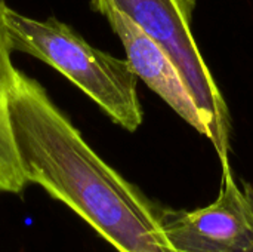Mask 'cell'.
<instances>
[{
  "instance_id": "cell-1",
  "label": "cell",
  "mask_w": 253,
  "mask_h": 252,
  "mask_svg": "<svg viewBox=\"0 0 253 252\" xmlns=\"http://www.w3.org/2000/svg\"><path fill=\"white\" fill-rule=\"evenodd\" d=\"M9 119L28 184L68 206L117 252H176L162 229L160 205L101 159L46 89L19 70Z\"/></svg>"
},
{
  "instance_id": "cell-5",
  "label": "cell",
  "mask_w": 253,
  "mask_h": 252,
  "mask_svg": "<svg viewBox=\"0 0 253 252\" xmlns=\"http://www.w3.org/2000/svg\"><path fill=\"white\" fill-rule=\"evenodd\" d=\"M92 7L107 18L113 31L122 40L127 62L135 74L176 114L209 140L211 132L203 114L169 53L136 22L107 0H92Z\"/></svg>"
},
{
  "instance_id": "cell-2",
  "label": "cell",
  "mask_w": 253,
  "mask_h": 252,
  "mask_svg": "<svg viewBox=\"0 0 253 252\" xmlns=\"http://www.w3.org/2000/svg\"><path fill=\"white\" fill-rule=\"evenodd\" d=\"M6 22L13 50L53 67L123 129L135 132L142 125L138 76L127 59L90 46L56 18L40 21L7 7Z\"/></svg>"
},
{
  "instance_id": "cell-4",
  "label": "cell",
  "mask_w": 253,
  "mask_h": 252,
  "mask_svg": "<svg viewBox=\"0 0 253 252\" xmlns=\"http://www.w3.org/2000/svg\"><path fill=\"white\" fill-rule=\"evenodd\" d=\"M159 220L176 252H253V187L224 163L213 203L193 211L160 205Z\"/></svg>"
},
{
  "instance_id": "cell-6",
  "label": "cell",
  "mask_w": 253,
  "mask_h": 252,
  "mask_svg": "<svg viewBox=\"0 0 253 252\" xmlns=\"http://www.w3.org/2000/svg\"><path fill=\"white\" fill-rule=\"evenodd\" d=\"M7 7L4 0H0V193L19 195L28 183L21 169L9 119V94L16 68L12 64L13 48L6 22Z\"/></svg>"
},
{
  "instance_id": "cell-3",
  "label": "cell",
  "mask_w": 253,
  "mask_h": 252,
  "mask_svg": "<svg viewBox=\"0 0 253 252\" xmlns=\"http://www.w3.org/2000/svg\"><path fill=\"white\" fill-rule=\"evenodd\" d=\"M126 13L172 58L190 88L221 165L228 163L231 119L227 102L191 31L196 0H107Z\"/></svg>"
}]
</instances>
